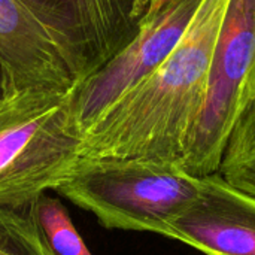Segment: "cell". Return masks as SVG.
<instances>
[{"label": "cell", "instance_id": "6da1fadb", "mask_svg": "<svg viewBox=\"0 0 255 255\" xmlns=\"http://www.w3.org/2000/svg\"><path fill=\"white\" fill-rule=\"evenodd\" d=\"M229 3L203 0L166 60L81 133L79 158H133L181 166L205 102Z\"/></svg>", "mask_w": 255, "mask_h": 255}, {"label": "cell", "instance_id": "7a4b0ae2", "mask_svg": "<svg viewBox=\"0 0 255 255\" xmlns=\"http://www.w3.org/2000/svg\"><path fill=\"white\" fill-rule=\"evenodd\" d=\"M202 178L178 164L133 158H79L57 193L106 229L169 238L172 221L199 197Z\"/></svg>", "mask_w": 255, "mask_h": 255}, {"label": "cell", "instance_id": "3957f363", "mask_svg": "<svg viewBox=\"0 0 255 255\" xmlns=\"http://www.w3.org/2000/svg\"><path fill=\"white\" fill-rule=\"evenodd\" d=\"M69 93L28 90L0 105V209H18L55 191L79 158Z\"/></svg>", "mask_w": 255, "mask_h": 255}, {"label": "cell", "instance_id": "277c9868", "mask_svg": "<svg viewBox=\"0 0 255 255\" xmlns=\"http://www.w3.org/2000/svg\"><path fill=\"white\" fill-rule=\"evenodd\" d=\"M255 78V0H230L221 24L200 115L181 167L197 176L218 173L230 134L251 100Z\"/></svg>", "mask_w": 255, "mask_h": 255}, {"label": "cell", "instance_id": "5b68a950", "mask_svg": "<svg viewBox=\"0 0 255 255\" xmlns=\"http://www.w3.org/2000/svg\"><path fill=\"white\" fill-rule=\"evenodd\" d=\"M51 34L78 82L140 33L152 0H18Z\"/></svg>", "mask_w": 255, "mask_h": 255}, {"label": "cell", "instance_id": "8992f818", "mask_svg": "<svg viewBox=\"0 0 255 255\" xmlns=\"http://www.w3.org/2000/svg\"><path fill=\"white\" fill-rule=\"evenodd\" d=\"M203 0H173L158 15L145 21L140 33L121 52L69 94V115L81 133L112 103L137 85L175 49Z\"/></svg>", "mask_w": 255, "mask_h": 255}, {"label": "cell", "instance_id": "52a82bcc", "mask_svg": "<svg viewBox=\"0 0 255 255\" xmlns=\"http://www.w3.org/2000/svg\"><path fill=\"white\" fill-rule=\"evenodd\" d=\"M169 238L206 255H255V197L220 173L203 176L199 197L172 221Z\"/></svg>", "mask_w": 255, "mask_h": 255}, {"label": "cell", "instance_id": "ba28073f", "mask_svg": "<svg viewBox=\"0 0 255 255\" xmlns=\"http://www.w3.org/2000/svg\"><path fill=\"white\" fill-rule=\"evenodd\" d=\"M0 63L9 96L28 90L69 93L78 84L60 46L18 0H0Z\"/></svg>", "mask_w": 255, "mask_h": 255}, {"label": "cell", "instance_id": "9c48e42d", "mask_svg": "<svg viewBox=\"0 0 255 255\" xmlns=\"http://www.w3.org/2000/svg\"><path fill=\"white\" fill-rule=\"evenodd\" d=\"M218 173L232 187L255 197V97L230 134Z\"/></svg>", "mask_w": 255, "mask_h": 255}, {"label": "cell", "instance_id": "30bf717a", "mask_svg": "<svg viewBox=\"0 0 255 255\" xmlns=\"http://www.w3.org/2000/svg\"><path fill=\"white\" fill-rule=\"evenodd\" d=\"M0 255H54L37 224L34 203L0 209Z\"/></svg>", "mask_w": 255, "mask_h": 255}, {"label": "cell", "instance_id": "8fae6325", "mask_svg": "<svg viewBox=\"0 0 255 255\" xmlns=\"http://www.w3.org/2000/svg\"><path fill=\"white\" fill-rule=\"evenodd\" d=\"M37 224L54 255H93L60 199L40 196L34 202Z\"/></svg>", "mask_w": 255, "mask_h": 255}, {"label": "cell", "instance_id": "7c38bea8", "mask_svg": "<svg viewBox=\"0 0 255 255\" xmlns=\"http://www.w3.org/2000/svg\"><path fill=\"white\" fill-rule=\"evenodd\" d=\"M172 1H173V0H152L146 19H149V18H152V16H155V15H158V13H160L166 6H169ZM146 19H145V21H146Z\"/></svg>", "mask_w": 255, "mask_h": 255}, {"label": "cell", "instance_id": "4fadbf2b", "mask_svg": "<svg viewBox=\"0 0 255 255\" xmlns=\"http://www.w3.org/2000/svg\"><path fill=\"white\" fill-rule=\"evenodd\" d=\"M9 96V88H7V78H6V72L0 63V105L6 100V97Z\"/></svg>", "mask_w": 255, "mask_h": 255}, {"label": "cell", "instance_id": "5bb4252c", "mask_svg": "<svg viewBox=\"0 0 255 255\" xmlns=\"http://www.w3.org/2000/svg\"><path fill=\"white\" fill-rule=\"evenodd\" d=\"M255 97V78H254V82H253V87H251V100Z\"/></svg>", "mask_w": 255, "mask_h": 255}]
</instances>
